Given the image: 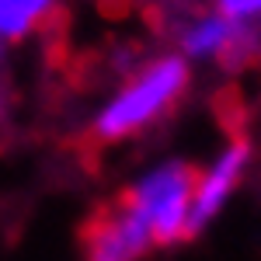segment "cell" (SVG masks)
<instances>
[{
	"label": "cell",
	"instance_id": "obj_1",
	"mask_svg": "<svg viewBox=\"0 0 261 261\" xmlns=\"http://www.w3.org/2000/svg\"><path fill=\"white\" fill-rule=\"evenodd\" d=\"M188 84V63L185 56H157L146 66L133 73V81L122 84L119 91L108 98L94 119V136L98 140H125L157 122L181 98Z\"/></svg>",
	"mask_w": 261,
	"mask_h": 261
},
{
	"label": "cell",
	"instance_id": "obj_2",
	"mask_svg": "<svg viewBox=\"0 0 261 261\" xmlns=\"http://www.w3.org/2000/svg\"><path fill=\"white\" fill-rule=\"evenodd\" d=\"M195 171L181 161H167L146 171L122 202L143 220L153 244H171L188 237V216H192V195H195Z\"/></svg>",
	"mask_w": 261,
	"mask_h": 261
},
{
	"label": "cell",
	"instance_id": "obj_3",
	"mask_svg": "<svg viewBox=\"0 0 261 261\" xmlns=\"http://www.w3.org/2000/svg\"><path fill=\"white\" fill-rule=\"evenodd\" d=\"M181 56H192V60H220L226 66H237L247 56H254L261 45V35L254 24H241V21L223 18L216 14H202L192 24L181 28Z\"/></svg>",
	"mask_w": 261,
	"mask_h": 261
},
{
	"label": "cell",
	"instance_id": "obj_4",
	"mask_svg": "<svg viewBox=\"0 0 261 261\" xmlns=\"http://www.w3.org/2000/svg\"><path fill=\"white\" fill-rule=\"evenodd\" d=\"M150 247H153L150 230L122 199L101 209L84 233L87 261H140Z\"/></svg>",
	"mask_w": 261,
	"mask_h": 261
},
{
	"label": "cell",
	"instance_id": "obj_5",
	"mask_svg": "<svg viewBox=\"0 0 261 261\" xmlns=\"http://www.w3.org/2000/svg\"><path fill=\"white\" fill-rule=\"evenodd\" d=\"M251 161V146L244 140H233L220 157L209 164V171H202L195 178V195H192V216H188V233H199L205 223L223 209V202L233 195L244 167Z\"/></svg>",
	"mask_w": 261,
	"mask_h": 261
},
{
	"label": "cell",
	"instance_id": "obj_6",
	"mask_svg": "<svg viewBox=\"0 0 261 261\" xmlns=\"http://www.w3.org/2000/svg\"><path fill=\"white\" fill-rule=\"evenodd\" d=\"M56 0H0V39H24L39 28Z\"/></svg>",
	"mask_w": 261,
	"mask_h": 261
},
{
	"label": "cell",
	"instance_id": "obj_7",
	"mask_svg": "<svg viewBox=\"0 0 261 261\" xmlns=\"http://www.w3.org/2000/svg\"><path fill=\"white\" fill-rule=\"evenodd\" d=\"M216 11L241 24H258L261 21V0H216Z\"/></svg>",
	"mask_w": 261,
	"mask_h": 261
}]
</instances>
